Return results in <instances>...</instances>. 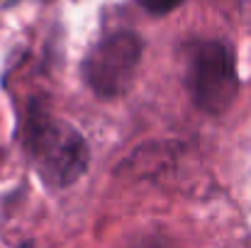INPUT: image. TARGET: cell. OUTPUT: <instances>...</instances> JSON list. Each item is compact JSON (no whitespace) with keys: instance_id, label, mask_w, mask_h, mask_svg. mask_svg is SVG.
<instances>
[{"instance_id":"obj_1","label":"cell","mask_w":251,"mask_h":248,"mask_svg":"<svg viewBox=\"0 0 251 248\" xmlns=\"http://www.w3.org/2000/svg\"><path fill=\"white\" fill-rule=\"evenodd\" d=\"M20 139L37 175L54 190L74 185L88 170L90 151L81 132L39 105L27 107Z\"/></svg>"},{"instance_id":"obj_2","label":"cell","mask_w":251,"mask_h":248,"mask_svg":"<svg viewBox=\"0 0 251 248\" xmlns=\"http://www.w3.org/2000/svg\"><path fill=\"white\" fill-rule=\"evenodd\" d=\"M185 85L198 110L207 114L227 112L239 92L237 64L232 49L217 39H202L190 44Z\"/></svg>"},{"instance_id":"obj_3","label":"cell","mask_w":251,"mask_h":248,"mask_svg":"<svg viewBox=\"0 0 251 248\" xmlns=\"http://www.w3.org/2000/svg\"><path fill=\"white\" fill-rule=\"evenodd\" d=\"M139 61H142V39L129 29H120L105 34L100 42L93 44V49L83 59L81 73L88 88L98 97L112 100L132 88Z\"/></svg>"},{"instance_id":"obj_4","label":"cell","mask_w":251,"mask_h":248,"mask_svg":"<svg viewBox=\"0 0 251 248\" xmlns=\"http://www.w3.org/2000/svg\"><path fill=\"white\" fill-rule=\"evenodd\" d=\"M142 2V7L147 10V12H151V15H166L171 10H176L183 0H139Z\"/></svg>"}]
</instances>
